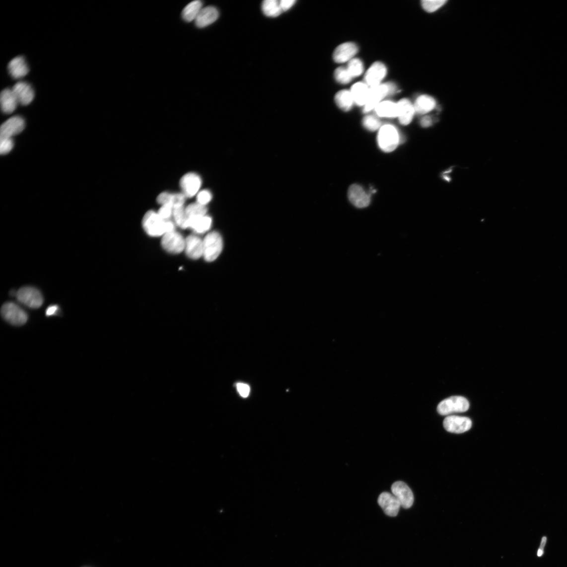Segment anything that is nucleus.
<instances>
[{
  "label": "nucleus",
  "mask_w": 567,
  "mask_h": 567,
  "mask_svg": "<svg viewBox=\"0 0 567 567\" xmlns=\"http://www.w3.org/2000/svg\"><path fill=\"white\" fill-rule=\"evenodd\" d=\"M185 250L188 257L191 259L197 260L203 257V240L196 235L189 236L186 239Z\"/></svg>",
  "instance_id": "nucleus-18"
},
{
  "label": "nucleus",
  "mask_w": 567,
  "mask_h": 567,
  "mask_svg": "<svg viewBox=\"0 0 567 567\" xmlns=\"http://www.w3.org/2000/svg\"><path fill=\"white\" fill-rule=\"evenodd\" d=\"M59 310V308L57 305H52L49 306L47 310H46V315L47 316H51L56 315Z\"/></svg>",
  "instance_id": "nucleus-42"
},
{
  "label": "nucleus",
  "mask_w": 567,
  "mask_h": 567,
  "mask_svg": "<svg viewBox=\"0 0 567 567\" xmlns=\"http://www.w3.org/2000/svg\"><path fill=\"white\" fill-rule=\"evenodd\" d=\"M362 124L365 129L370 131L378 130L381 125L378 119L372 115L365 116L363 118Z\"/></svg>",
  "instance_id": "nucleus-35"
},
{
  "label": "nucleus",
  "mask_w": 567,
  "mask_h": 567,
  "mask_svg": "<svg viewBox=\"0 0 567 567\" xmlns=\"http://www.w3.org/2000/svg\"><path fill=\"white\" fill-rule=\"evenodd\" d=\"M446 2L445 0H424L422 6L427 12H433L441 7Z\"/></svg>",
  "instance_id": "nucleus-34"
},
{
  "label": "nucleus",
  "mask_w": 567,
  "mask_h": 567,
  "mask_svg": "<svg viewBox=\"0 0 567 567\" xmlns=\"http://www.w3.org/2000/svg\"><path fill=\"white\" fill-rule=\"evenodd\" d=\"M0 153L1 154H6L10 152L13 148V141L12 139L0 140Z\"/></svg>",
  "instance_id": "nucleus-38"
},
{
  "label": "nucleus",
  "mask_w": 567,
  "mask_h": 567,
  "mask_svg": "<svg viewBox=\"0 0 567 567\" xmlns=\"http://www.w3.org/2000/svg\"><path fill=\"white\" fill-rule=\"evenodd\" d=\"M391 491L399 500L401 507L408 509L413 506L414 502V494L405 483L398 481L393 483Z\"/></svg>",
  "instance_id": "nucleus-10"
},
{
  "label": "nucleus",
  "mask_w": 567,
  "mask_h": 567,
  "mask_svg": "<svg viewBox=\"0 0 567 567\" xmlns=\"http://www.w3.org/2000/svg\"><path fill=\"white\" fill-rule=\"evenodd\" d=\"M1 315L5 321L16 326L23 325L28 319L25 311L12 302L6 303L2 306Z\"/></svg>",
  "instance_id": "nucleus-6"
},
{
  "label": "nucleus",
  "mask_w": 567,
  "mask_h": 567,
  "mask_svg": "<svg viewBox=\"0 0 567 567\" xmlns=\"http://www.w3.org/2000/svg\"><path fill=\"white\" fill-rule=\"evenodd\" d=\"M472 425V420L465 417L449 416L443 422V426L447 432L460 434L470 430Z\"/></svg>",
  "instance_id": "nucleus-8"
},
{
  "label": "nucleus",
  "mask_w": 567,
  "mask_h": 567,
  "mask_svg": "<svg viewBox=\"0 0 567 567\" xmlns=\"http://www.w3.org/2000/svg\"><path fill=\"white\" fill-rule=\"evenodd\" d=\"M9 74L14 79L25 77L29 72V69L24 58L18 57L12 59L8 65Z\"/></svg>",
  "instance_id": "nucleus-21"
},
{
  "label": "nucleus",
  "mask_w": 567,
  "mask_h": 567,
  "mask_svg": "<svg viewBox=\"0 0 567 567\" xmlns=\"http://www.w3.org/2000/svg\"><path fill=\"white\" fill-rule=\"evenodd\" d=\"M237 389L240 395L243 398H247L250 392V388L247 384L239 383L237 384Z\"/></svg>",
  "instance_id": "nucleus-40"
},
{
  "label": "nucleus",
  "mask_w": 567,
  "mask_h": 567,
  "mask_svg": "<svg viewBox=\"0 0 567 567\" xmlns=\"http://www.w3.org/2000/svg\"><path fill=\"white\" fill-rule=\"evenodd\" d=\"M12 89L19 104L26 106L29 105L33 101L35 96L34 90L26 82H18Z\"/></svg>",
  "instance_id": "nucleus-15"
},
{
  "label": "nucleus",
  "mask_w": 567,
  "mask_h": 567,
  "mask_svg": "<svg viewBox=\"0 0 567 567\" xmlns=\"http://www.w3.org/2000/svg\"><path fill=\"white\" fill-rule=\"evenodd\" d=\"M185 241L180 234L173 231L163 235L161 245L168 252L178 254L185 250Z\"/></svg>",
  "instance_id": "nucleus-11"
},
{
  "label": "nucleus",
  "mask_w": 567,
  "mask_h": 567,
  "mask_svg": "<svg viewBox=\"0 0 567 567\" xmlns=\"http://www.w3.org/2000/svg\"><path fill=\"white\" fill-rule=\"evenodd\" d=\"M432 124V118L428 116H425L422 119V121H421V125L424 127H428L431 126Z\"/></svg>",
  "instance_id": "nucleus-43"
},
{
  "label": "nucleus",
  "mask_w": 567,
  "mask_h": 567,
  "mask_svg": "<svg viewBox=\"0 0 567 567\" xmlns=\"http://www.w3.org/2000/svg\"><path fill=\"white\" fill-rule=\"evenodd\" d=\"M335 99L337 106L345 112L350 111L354 103L351 91L347 90L340 91L336 94Z\"/></svg>",
  "instance_id": "nucleus-27"
},
{
  "label": "nucleus",
  "mask_w": 567,
  "mask_h": 567,
  "mask_svg": "<svg viewBox=\"0 0 567 567\" xmlns=\"http://www.w3.org/2000/svg\"><path fill=\"white\" fill-rule=\"evenodd\" d=\"M387 68L381 62H375L365 73L364 80L370 88L380 85L381 82L387 74Z\"/></svg>",
  "instance_id": "nucleus-12"
},
{
  "label": "nucleus",
  "mask_w": 567,
  "mask_h": 567,
  "mask_svg": "<svg viewBox=\"0 0 567 567\" xmlns=\"http://www.w3.org/2000/svg\"><path fill=\"white\" fill-rule=\"evenodd\" d=\"M262 8L264 14L269 17H278L283 12L280 1L277 0H265Z\"/></svg>",
  "instance_id": "nucleus-29"
},
{
  "label": "nucleus",
  "mask_w": 567,
  "mask_h": 567,
  "mask_svg": "<svg viewBox=\"0 0 567 567\" xmlns=\"http://www.w3.org/2000/svg\"><path fill=\"white\" fill-rule=\"evenodd\" d=\"M470 408L469 401L461 396H453L444 399L438 404L437 411L442 416H449L467 411Z\"/></svg>",
  "instance_id": "nucleus-4"
},
{
  "label": "nucleus",
  "mask_w": 567,
  "mask_h": 567,
  "mask_svg": "<svg viewBox=\"0 0 567 567\" xmlns=\"http://www.w3.org/2000/svg\"><path fill=\"white\" fill-rule=\"evenodd\" d=\"M173 216L176 223L181 228H188L189 217L187 216L184 206L173 209Z\"/></svg>",
  "instance_id": "nucleus-30"
},
{
  "label": "nucleus",
  "mask_w": 567,
  "mask_h": 567,
  "mask_svg": "<svg viewBox=\"0 0 567 567\" xmlns=\"http://www.w3.org/2000/svg\"><path fill=\"white\" fill-rule=\"evenodd\" d=\"M546 542H547V537L544 536L543 537V538L542 539V542L541 544L540 547H539V548L538 549V551L537 552L538 557H541L542 556H543V555L544 554V548H545Z\"/></svg>",
  "instance_id": "nucleus-44"
},
{
  "label": "nucleus",
  "mask_w": 567,
  "mask_h": 567,
  "mask_svg": "<svg viewBox=\"0 0 567 567\" xmlns=\"http://www.w3.org/2000/svg\"><path fill=\"white\" fill-rule=\"evenodd\" d=\"M16 295L19 302L31 308H39L43 303V298L41 292L33 287H22L17 291Z\"/></svg>",
  "instance_id": "nucleus-7"
},
{
  "label": "nucleus",
  "mask_w": 567,
  "mask_h": 567,
  "mask_svg": "<svg viewBox=\"0 0 567 567\" xmlns=\"http://www.w3.org/2000/svg\"><path fill=\"white\" fill-rule=\"evenodd\" d=\"M349 197L351 202L358 208L367 207L370 203L369 195L358 185H354L350 188Z\"/></svg>",
  "instance_id": "nucleus-17"
},
{
  "label": "nucleus",
  "mask_w": 567,
  "mask_h": 567,
  "mask_svg": "<svg viewBox=\"0 0 567 567\" xmlns=\"http://www.w3.org/2000/svg\"><path fill=\"white\" fill-rule=\"evenodd\" d=\"M142 225L144 230L152 236H159L175 231V225L169 220H164L158 214L153 211L146 213L143 218Z\"/></svg>",
  "instance_id": "nucleus-1"
},
{
  "label": "nucleus",
  "mask_w": 567,
  "mask_h": 567,
  "mask_svg": "<svg viewBox=\"0 0 567 567\" xmlns=\"http://www.w3.org/2000/svg\"><path fill=\"white\" fill-rule=\"evenodd\" d=\"M436 106L435 99L429 96L424 95L419 96L414 105L416 113L425 114L432 111Z\"/></svg>",
  "instance_id": "nucleus-25"
},
{
  "label": "nucleus",
  "mask_w": 567,
  "mask_h": 567,
  "mask_svg": "<svg viewBox=\"0 0 567 567\" xmlns=\"http://www.w3.org/2000/svg\"><path fill=\"white\" fill-rule=\"evenodd\" d=\"M398 117L401 124L409 125L412 121L415 115L414 105L408 99H402L397 103Z\"/></svg>",
  "instance_id": "nucleus-19"
},
{
  "label": "nucleus",
  "mask_w": 567,
  "mask_h": 567,
  "mask_svg": "<svg viewBox=\"0 0 567 567\" xmlns=\"http://www.w3.org/2000/svg\"><path fill=\"white\" fill-rule=\"evenodd\" d=\"M175 194H171L166 192L160 194L157 198V202L162 206H168L173 209L174 205Z\"/></svg>",
  "instance_id": "nucleus-36"
},
{
  "label": "nucleus",
  "mask_w": 567,
  "mask_h": 567,
  "mask_svg": "<svg viewBox=\"0 0 567 567\" xmlns=\"http://www.w3.org/2000/svg\"><path fill=\"white\" fill-rule=\"evenodd\" d=\"M375 111L378 116L381 117H398L397 104L390 102H381L376 108Z\"/></svg>",
  "instance_id": "nucleus-26"
},
{
  "label": "nucleus",
  "mask_w": 567,
  "mask_h": 567,
  "mask_svg": "<svg viewBox=\"0 0 567 567\" xmlns=\"http://www.w3.org/2000/svg\"><path fill=\"white\" fill-rule=\"evenodd\" d=\"M369 91L368 86L362 82L354 84L351 90L354 103L358 106H364L367 101Z\"/></svg>",
  "instance_id": "nucleus-24"
},
{
  "label": "nucleus",
  "mask_w": 567,
  "mask_h": 567,
  "mask_svg": "<svg viewBox=\"0 0 567 567\" xmlns=\"http://www.w3.org/2000/svg\"><path fill=\"white\" fill-rule=\"evenodd\" d=\"M219 16L217 9L213 6H207L202 8L195 20L199 28H204L214 23Z\"/></svg>",
  "instance_id": "nucleus-20"
},
{
  "label": "nucleus",
  "mask_w": 567,
  "mask_h": 567,
  "mask_svg": "<svg viewBox=\"0 0 567 567\" xmlns=\"http://www.w3.org/2000/svg\"><path fill=\"white\" fill-rule=\"evenodd\" d=\"M24 119L15 116L9 118L1 126L0 130V139H12V137L20 134L25 129Z\"/></svg>",
  "instance_id": "nucleus-9"
},
{
  "label": "nucleus",
  "mask_w": 567,
  "mask_h": 567,
  "mask_svg": "<svg viewBox=\"0 0 567 567\" xmlns=\"http://www.w3.org/2000/svg\"><path fill=\"white\" fill-rule=\"evenodd\" d=\"M352 76L354 77L360 76L363 71L364 67L363 63L359 59H353L349 62L347 68Z\"/></svg>",
  "instance_id": "nucleus-31"
},
{
  "label": "nucleus",
  "mask_w": 567,
  "mask_h": 567,
  "mask_svg": "<svg viewBox=\"0 0 567 567\" xmlns=\"http://www.w3.org/2000/svg\"><path fill=\"white\" fill-rule=\"evenodd\" d=\"M2 112L7 114L12 113L19 104L12 89L6 88L1 94L0 98Z\"/></svg>",
  "instance_id": "nucleus-22"
},
{
  "label": "nucleus",
  "mask_w": 567,
  "mask_h": 567,
  "mask_svg": "<svg viewBox=\"0 0 567 567\" xmlns=\"http://www.w3.org/2000/svg\"><path fill=\"white\" fill-rule=\"evenodd\" d=\"M202 184L201 178L195 173H188L180 180V187L186 197L191 198L198 193Z\"/></svg>",
  "instance_id": "nucleus-13"
},
{
  "label": "nucleus",
  "mask_w": 567,
  "mask_h": 567,
  "mask_svg": "<svg viewBox=\"0 0 567 567\" xmlns=\"http://www.w3.org/2000/svg\"><path fill=\"white\" fill-rule=\"evenodd\" d=\"M204 254L206 261H215L220 255L223 249V241L220 234L216 232L209 233L203 240Z\"/></svg>",
  "instance_id": "nucleus-5"
},
{
  "label": "nucleus",
  "mask_w": 567,
  "mask_h": 567,
  "mask_svg": "<svg viewBox=\"0 0 567 567\" xmlns=\"http://www.w3.org/2000/svg\"><path fill=\"white\" fill-rule=\"evenodd\" d=\"M358 51V48L354 43H345L338 46L336 49L333 54V59L335 62L338 63L350 61Z\"/></svg>",
  "instance_id": "nucleus-16"
},
{
  "label": "nucleus",
  "mask_w": 567,
  "mask_h": 567,
  "mask_svg": "<svg viewBox=\"0 0 567 567\" xmlns=\"http://www.w3.org/2000/svg\"><path fill=\"white\" fill-rule=\"evenodd\" d=\"M280 6L283 12L287 11L296 3L295 0H281Z\"/></svg>",
  "instance_id": "nucleus-41"
},
{
  "label": "nucleus",
  "mask_w": 567,
  "mask_h": 567,
  "mask_svg": "<svg viewBox=\"0 0 567 567\" xmlns=\"http://www.w3.org/2000/svg\"><path fill=\"white\" fill-rule=\"evenodd\" d=\"M173 209L168 206H162L159 210L158 214L164 220H168L173 215Z\"/></svg>",
  "instance_id": "nucleus-39"
},
{
  "label": "nucleus",
  "mask_w": 567,
  "mask_h": 567,
  "mask_svg": "<svg viewBox=\"0 0 567 567\" xmlns=\"http://www.w3.org/2000/svg\"><path fill=\"white\" fill-rule=\"evenodd\" d=\"M202 8V2L198 1V0L191 2L184 8L182 11L183 19L188 22L195 21Z\"/></svg>",
  "instance_id": "nucleus-28"
},
{
  "label": "nucleus",
  "mask_w": 567,
  "mask_h": 567,
  "mask_svg": "<svg viewBox=\"0 0 567 567\" xmlns=\"http://www.w3.org/2000/svg\"><path fill=\"white\" fill-rule=\"evenodd\" d=\"M400 141V135L395 127L387 124L380 128L378 136V143L382 150L387 152L395 150L398 147Z\"/></svg>",
  "instance_id": "nucleus-3"
},
{
  "label": "nucleus",
  "mask_w": 567,
  "mask_h": 567,
  "mask_svg": "<svg viewBox=\"0 0 567 567\" xmlns=\"http://www.w3.org/2000/svg\"><path fill=\"white\" fill-rule=\"evenodd\" d=\"M212 195L208 190H203L200 192L197 198V203L206 206L212 200Z\"/></svg>",
  "instance_id": "nucleus-37"
},
{
  "label": "nucleus",
  "mask_w": 567,
  "mask_h": 567,
  "mask_svg": "<svg viewBox=\"0 0 567 567\" xmlns=\"http://www.w3.org/2000/svg\"><path fill=\"white\" fill-rule=\"evenodd\" d=\"M396 89V85L391 82L370 88L367 101L364 106L363 112L368 113L375 109L384 98L395 93Z\"/></svg>",
  "instance_id": "nucleus-2"
},
{
  "label": "nucleus",
  "mask_w": 567,
  "mask_h": 567,
  "mask_svg": "<svg viewBox=\"0 0 567 567\" xmlns=\"http://www.w3.org/2000/svg\"><path fill=\"white\" fill-rule=\"evenodd\" d=\"M334 76L338 83L342 84L350 83L353 78L348 70L343 67L337 69L335 71Z\"/></svg>",
  "instance_id": "nucleus-32"
},
{
  "label": "nucleus",
  "mask_w": 567,
  "mask_h": 567,
  "mask_svg": "<svg viewBox=\"0 0 567 567\" xmlns=\"http://www.w3.org/2000/svg\"><path fill=\"white\" fill-rule=\"evenodd\" d=\"M185 210L189 217L206 215L207 212V209L206 206L198 203L189 205L185 209Z\"/></svg>",
  "instance_id": "nucleus-33"
},
{
  "label": "nucleus",
  "mask_w": 567,
  "mask_h": 567,
  "mask_svg": "<svg viewBox=\"0 0 567 567\" xmlns=\"http://www.w3.org/2000/svg\"><path fill=\"white\" fill-rule=\"evenodd\" d=\"M212 224L211 217L204 215L189 217L188 227L197 233L201 234L208 231Z\"/></svg>",
  "instance_id": "nucleus-23"
},
{
  "label": "nucleus",
  "mask_w": 567,
  "mask_h": 567,
  "mask_svg": "<svg viewBox=\"0 0 567 567\" xmlns=\"http://www.w3.org/2000/svg\"><path fill=\"white\" fill-rule=\"evenodd\" d=\"M378 502L387 515L395 517L398 514L400 502L392 493H382L379 496Z\"/></svg>",
  "instance_id": "nucleus-14"
}]
</instances>
